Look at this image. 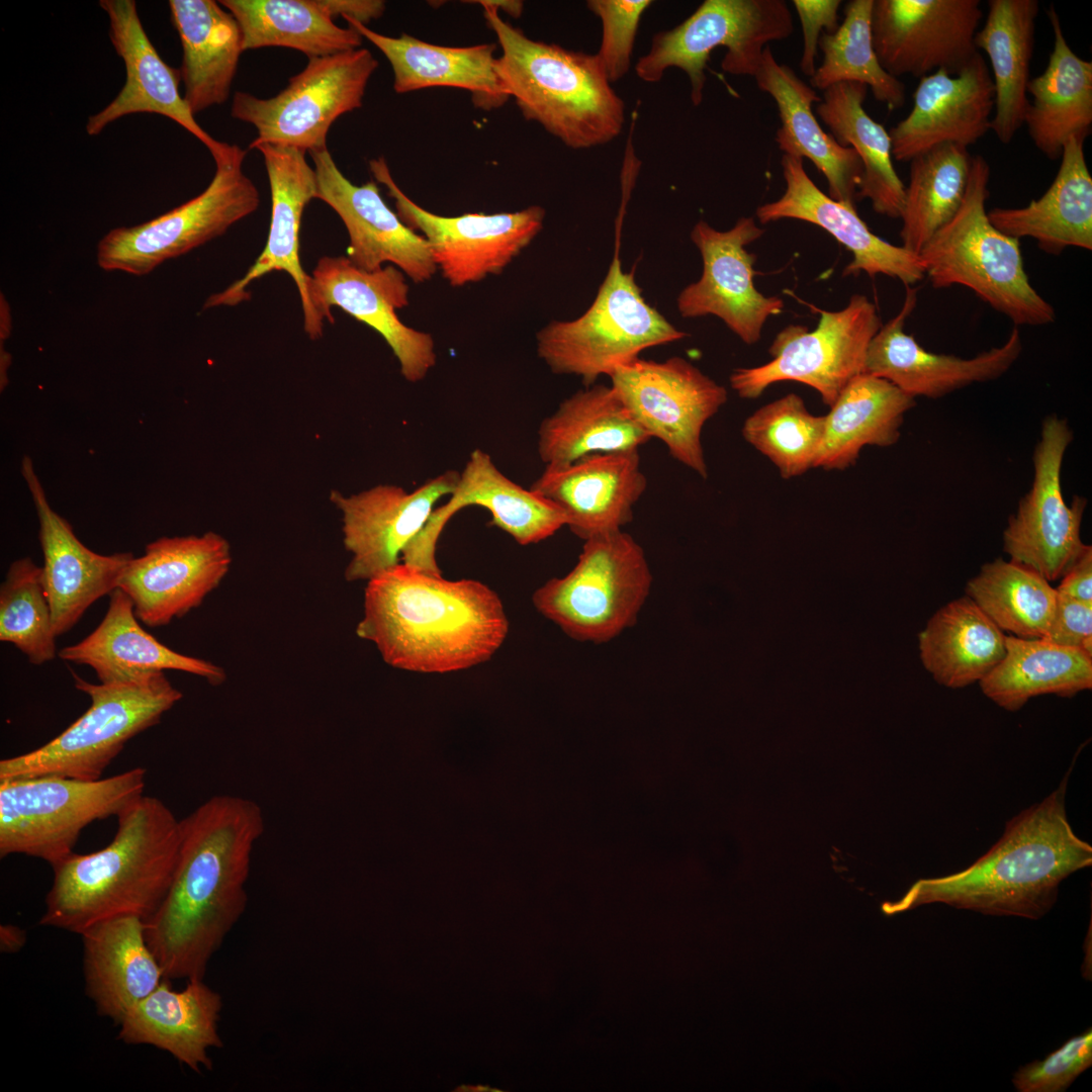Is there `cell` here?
<instances>
[{
	"label": "cell",
	"mask_w": 1092,
	"mask_h": 1092,
	"mask_svg": "<svg viewBox=\"0 0 1092 1092\" xmlns=\"http://www.w3.org/2000/svg\"><path fill=\"white\" fill-rule=\"evenodd\" d=\"M180 824L175 871L146 921V936L166 979H203L246 910L252 852L265 820L255 801L216 795Z\"/></svg>",
	"instance_id": "1"
},
{
	"label": "cell",
	"mask_w": 1092,
	"mask_h": 1092,
	"mask_svg": "<svg viewBox=\"0 0 1092 1092\" xmlns=\"http://www.w3.org/2000/svg\"><path fill=\"white\" fill-rule=\"evenodd\" d=\"M498 595L399 562L366 583L359 638L397 669L447 673L488 661L509 634Z\"/></svg>",
	"instance_id": "2"
},
{
	"label": "cell",
	"mask_w": 1092,
	"mask_h": 1092,
	"mask_svg": "<svg viewBox=\"0 0 1092 1092\" xmlns=\"http://www.w3.org/2000/svg\"><path fill=\"white\" fill-rule=\"evenodd\" d=\"M1070 772L1041 802L1010 819L1000 839L971 866L916 881L901 899L883 903L882 911L894 915L939 903L1040 919L1055 905L1061 883L1092 864V846L1074 832L1066 811Z\"/></svg>",
	"instance_id": "3"
},
{
	"label": "cell",
	"mask_w": 1092,
	"mask_h": 1092,
	"mask_svg": "<svg viewBox=\"0 0 1092 1092\" xmlns=\"http://www.w3.org/2000/svg\"><path fill=\"white\" fill-rule=\"evenodd\" d=\"M116 818L108 845L91 853L73 852L52 866L41 925L81 934L118 916L146 922L158 910L177 862L180 820L160 799L144 794Z\"/></svg>",
	"instance_id": "4"
},
{
	"label": "cell",
	"mask_w": 1092,
	"mask_h": 1092,
	"mask_svg": "<svg viewBox=\"0 0 1092 1092\" xmlns=\"http://www.w3.org/2000/svg\"><path fill=\"white\" fill-rule=\"evenodd\" d=\"M502 54L493 67L504 91L523 116L574 150L605 145L625 123V104L596 55L528 37L482 6Z\"/></svg>",
	"instance_id": "5"
},
{
	"label": "cell",
	"mask_w": 1092,
	"mask_h": 1092,
	"mask_svg": "<svg viewBox=\"0 0 1092 1092\" xmlns=\"http://www.w3.org/2000/svg\"><path fill=\"white\" fill-rule=\"evenodd\" d=\"M990 174L986 159L972 156L960 208L918 254L925 276L936 289L969 288L1015 327L1052 324L1056 310L1030 284L1019 240L998 231L988 217Z\"/></svg>",
	"instance_id": "6"
},
{
	"label": "cell",
	"mask_w": 1092,
	"mask_h": 1092,
	"mask_svg": "<svg viewBox=\"0 0 1092 1092\" xmlns=\"http://www.w3.org/2000/svg\"><path fill=\"white\" fill-rule=\"evenodd\" d=\"M77 690L88 695V710L60 735L38 748L0 760V782L36 777L93 781L125 743L158 724L182 698L164 672L129 684H91L72 670Z\"/></svg>",
	"instance_id": "7"
},
{
	"label": "cell",
	"mask_w": 1092,
	"mask_h": 1092,
	"mask_svg": "<svg viewBox=\"0 0 1092 1092\" xmlns=\"http://www.w3.org/2000/svg\"><path fill=\"white\" fill-rule=\"evenodd\" d=\"M145 785L143 767L93 781L49 776L0 782V857L25 854L54 866L74 852L85 827L117 816Z\"/></svg>",
	"instance_id": "8"
},
{
	"label": "cell",
	"mask_w": 1092,
	"mask_h": 1092,
	"mask_svg": "<svg viewBox=\"0 0 1092 1092\" xmlns=\"http://www.w3.org/2000/svg\"><path fill=\"white\" fill-rule=\"evenodd\" d=\"M651 581L642 547L617 530L584 540L575 566L536 589L532 601L572 639L602 643L635 624Z\"/></svg>",
	"instance_id": "9"
},
{
	"label": "cell",
	"mask_w": 1092,
	"mask_h": 1092,
	"mask_svg": "<svg viewBox=\"0 0 1092 1092\" xmlns=\"http://www.w3.org/2000/svg\"><path fill=\"white\" fill-rule=\"evenodd\" d=\"M619 241L608 274L589 308L578 318L552 322L537 336L538 354L558 374L588 386L651 347L685 338L643 298L634 272H624Z\"/></svg>",
	"instance_id": "10"
},
{
	"label": "cell",
	"mask_w": 1092,
	"mask_h": 1092,
	"mask_svg": "<svg viewBox=\"0 0 1092 1092\" xmlns=\"http://www.w3.org/2000/svg\"><path fill=\"white\" fill-rule=\"evenodd\" d=\"M794 31L793 15L784 0H705L687 19L656 33L649 52L635 65L637 77L661 80L671 67L682 70L691 84V100L702 103L711 53L726 49L724 72L754 77L762 52L771 41Z\"/></svg>",
	"instance_id": "11"
},
{
	"label": "cell",
	"mask_w": 1092,
	"mask_h": 1092,
	"mask_svg": "<svg viewBox=\"0 0 1092 1092\" xmlns=\"http://www.w3.org/2000/svg\"><path fill=\"white\" fill-rule=\"evenodd\" d=\"M247 151L233 145L215 163L209 185L196 197L130 228L108 232L98 243L97 263L105 271L142 276L223 235L259 206L257 187L243 171Z\"/></svg>",
	"instance_id": "12"
},
{
	"label": "cell",
	"mask_w": 1092,
	"mask_h": 1092,
	"mask_svg": "<svg viewBox=\"0 0 1092 1092\" xmlns=\"http://www.w3.org/2000/svg\"><path fill=\"white\" fill-rule=\"evenodd\" d=\"M377 67V60L365 48L309 59L306 67L271 98L236 92L231 115L256 128L258 136L251 144L268 143L308 153L326 149L334 121L362 106Z\"/></svg>",
	"instance_id": "13"
},
{
	"label": "cell",
	"mask_w": 1092,
	"mask_h": 1092,
	"mask_svg": "<svg viewBox=\"0 0 1092 1092\" xmlns=\"http://www.w3.org/2000/svg\"><path fill=\"white\" fill-rule=\"evenodd\" d=\"M815 330L790 325L769 346L772 359L760 366L738 368L730 375L742 398H756L771 384L798 381L814 388L829 407L845 386L864 372L869 345L882 327L876 305L854 294L836 311L818 309Z\"/></svg>",
	"instance_id": "14"
},
{
	"label": "cell",
	"mask_w": 1092,
	"mask_h": 1092,
	"mask_svg": "<svg viewBox=\"0 0 1092 1092\" xmlns=\"http://www.w3.org/2000/svg\"><path fill=\"white\" fill-rule=\"evenodd\" d=\"M612 388L636 423L665 444L672 458L707 478L701 442L706 422L727 401V390L680 357L640 358L617 367Z\"/></svg>",
	"instance_id": "15"
},
{
	"label": "cell",
	"mask_w": 1092,
	"mask_h": 1092,
	"mask_svg": "<svg viewBox=\"0 0 1092 1092\" xmlns=\"http://www.w3.org/2000/svg\"><path fill=\"white\" fill-rule=\"evenodd\" d=\"M375 181L394 200L396 214L430 244L433 259L453 286L477 282L502 270L543 226L545 211L529 206L516 212L442 216L413 201L393 180L383 157L369 161Z\"/></svg>",
	"instance_id": "16"
},
{
	"label": "cell",
	"mask_w": 1092,
	"mask_h": 1092,
	"mask_svg": "<svg viewBox=\"0 0 1092 1092\" xmlns=\"http://www.w3.org/2000/svg\"><path fill=\"white\" fill-rule=\"evenodd\" d=\"M1073 440L1068 423L1048 417L1033 453L1034 477L1003 533L1004 551L1048 581L1063 577L1090 547L1080 529L1087 499L1075 495L1067 505L1061 486L1065 452Z\"/></svg>",
	"instance_id": "17"
},
{
	"label": "cell",
	"mask_w": 1092,
	"mask_h": 1092,
	"mask_svg": "<svg viewBox=\"0 0 1092 1092\" xmlns=\"http://www.w3.org/2000/svg\"><path fill=\"white\" fill-rule=\"evenodd\" d=\"M980 0H874L873 44L883 69L899 79L938 70L957 74L979 53Z\"/></svg>",
	"instance_id": "18"
},
{
	"label": "cell",
	"mask_w": 1092,
	"mask_h": 1092,
	"mask_svg": "<svg viewBox=\"0 0 1092 1092\" xmlns=\"http://www.w3.org/2000/svg\"><path fill=\"white\" fill-rule=\"evenodd\" d=\"M764 230L752 216H742L728 231L698 221L691 239L703 259L701 278L677 297L685 317L716 315L747 345L755 344L768 317L784 309V300L760 293L753 282L756 256L745 248Z\"/></svg>",
	"instance_id": "19"
},
{
	"label": "cell",
	"mask_w": 1092,
	"mask_h": 1092,
	"mask_svg": "<svg viewBox=\"0 0 1092 1092\" xmlns=\"http://www.w3.org/2000/svg\"><path fill=\"white\" fill-rule=\"evenodd\" d=\"M310 276L311 303L324 324L334 322L336 306L369 326L385 340L410 382L422 380L436 364L432 337L405 326L396 313L408 304V285L398 268L369 272L346 256H324Z\"/></svg>",
	"instance_id": "20"
},
{
	"label": "cell",
	"mask_w": 1092,
	"mask_h": 1092,
	"mask_svg": "<svg viewBox=\"0 0 1092 1092\" xmlns=\"http://www.w3.org/2000/svg\"><path fill=\"white\" fill-rule=\"evenodd\" d=\"M229 541L215 532L162 537L132 557L118 581L136 618L160 627L198 608L232 564Z\"/></svg>",
	"instance_id": "21"
},
{
	"label": "cell",
	"mask_w": 1092,
	"mask_h": 1092,
	"mask_svg": "<svg viewBox=\"0 0 1092 1092\" xmlns=\"http://www.w3.org/2000/svg\"><path fill=\"white\" fill-rule=\"evenodd\" d=\"M459 475L448 470L413 491L395 484H378L350 495L332 491L330 499L342 514L343 543L351 554L346 580L368 581L399 563L435 504L453 492Z\"/></svg>",
	"instance_id": "22"
},
{
	"label": "cell",
	"mask_w": 1092,
	"mask_h": 1092,
	"mask_svg": "<svg viewBox=\"0 0 1092 1092\" xmlns=\"http://www.w3.org/2000/svg\"><path fill=\"white\" fill-rule=\"evenodd\" d=\"M259 151L266 167L271 193V219L266 245L246 274L221 292L211 295L204 307L234 306L250 298L252 282L275 271L287 273L298 290L307 336H323L324 323L316 315L310 298L311 276L301 266L299 230L301 217L311 199H316V175L296 148L261 143L250 144Z\"/></svg>",
	"instance_id": "23"
},
{
	"label": "cell",
	"mask_w": 1092,
	"mask_h": 1092,
	"mask_svg": "<svg viewBox=\"0 0 1092 1092\" xmlns=\"http://www.w3.org/2000/svg\"><path fill=\"white\" fill-rule=\"evenodd\" d=\"M469 506L486 509L491 515L490 524L524 546L543 541L567 525L564 512L556 504L511 480L486 452L475 449L460 472L450 498L433 511L423 530L402 552V562L442 574L436 559L439 537L448 521Z\"/></svg>",
	"instance_id": "24"
},
{
	"label": "cell",
	"mask_w": 1092,
	"mask_h": 1092,
	"mask_svg": "<svg viewBox=\"0 0 1092 1092\" xmlns=\"http://www.w3.org/2000/svg\"><path fill=\"white\" fill-rule=\"evenodd\" d=\"M308 154L316 175V199L340 216L348 232L346 257L365 271L390 263L416 283L429 280L437 270L430 244L388 207L376 181L353 184L337 167L328 148Z\"/></svg>",
	"instance_id": "25"
},
{
	"label": "cell",
	"mask_w": 1092,
	"mask_h": 1092,
	"mask_svg": "<svg viewBox=\"0 0 1092 1092\" xmlns=\"http://www.w3.org/2000/svg\"><path fill=\"white\" fill-rule=\"evenodd\" d=\"M918 290L906 286L898 313L882 325L872 339L864 373L884 378L906 394L937 398L974 383L994 380L1019 358L1023 345L1018 327L1006 342L969 359L925 350L904 332L906 320L917 304Z\"/></svg>",
	"instance_id": "26"
},
{
	"label": "cell",
	"mask_w": 1092,
	"mask_h": 1092,
	"mask_svg": "<svg viewBox=\"0 0 1092 1092\" xmlns=\"http://www.w3.org/2000/svg\"><path fill=\"white\" fill-rule=\"evenodd\" d=\"M109 18V37L123 60L125 83L117 96L102 110L89 116L86 132L99 134L111 122L134 113H156L168 117L199 140L214 162L224 158L232 145L209 135L195 120L179 92L180 70L170 67L150 40L133 0H101Z\"/></svg>",
	"instance_id": "27"
},
{
	"label": "cell",
	"mask_w": 1092,
	"mask_h": 1092,
	"mask_svg": "<svg viewBox=\"0 0 1092 1092\" xmlns=\"http://www.w3.org/2000/svg\"><path fill=\"white\" fill-rule=\"evenodd\" d=\"M994 106L993 79L980 52L957 74L938 70L920 78L911 111L889 131L893 159L910 162L940 145L976 144L991 130Z\"/></svg>",
	"instance_id": "28"
},
{
	"label": "cell",
	"mask_w": 1092,
	"mask_h": 1092,
	"mask_svg": "<svg viewBox=\"0 0 1092 1092\" xmlns=\"http://www.w3.org/2000/svg\"><path fill=\"white\" fill-rule=\"evenodd\" d=\"M20 471L39 523L43 585L54 631L60 636L70 631L93 603L117 588L133 555H102L87 548L72 526L50 506L29 456L21 459Z\"/></svg>",
	"instance_id": "29"
},
{
	"label": "cell",
	"mask_w": 1092,
	"mask_h": 1092,
	"mask_svg": "<svg viewBox=\"0 0 1092 1092\" xmlns=\"http://www.w3.org/2000/svg\"><path fill=\"white\" fill-rule=\"evenodd\" d=\"M786 188L783 195L756 208L761 224L793 218L818 225L851 252L853 259L843 275L864 272L882 274L911 286L925 277L920 257L875 235L858 215L855 206L832 199L807 174L803 159L783 155L781 160Z\"/></svg>",
	"instance_id": "30"
},
{
	"label": "cell",
	"mask_w": 1092,
	"mask_h": 1092,
	"mask_svg": "<svg viewBox=\"0 0 1092 1092\" xmlns=\"http://www.w3.org/2000/svg\"><path fill=\"white\" fill-rule=\"evenodd\" d=\"M647 487L639 451L594 454L546 465L530 489L556 504L580 539L622 530Z\"/></svg>",
	"instance_id": "31"
},
{
	"label": "cell",
	"mask_w": 1092,
	"mask_h": 1092,
	"mask_svg": "<svg viewBox=\"0 0 1092 1092\" xmlns=\"http://www.w3.org/2000/svg\"><path fill=\"white\" fill-rule=\"evenodd\" d=\"M130 599L115 588L100 624L80 642L59 651L61 659L88 665L100 684L140 681L165 670H179L204 678L211 686L226 679L222 667L176 652L146 632L138 622Z\"/></svg>",
	"instance_id": "32"
},
{
	"label": "cell",
	"mask_w": 1092,
	"mask_h": 1092,
	"mask_svg": "<svg viewBox=\"0 0 1092 1092\" xmlns=\"http://www.w3.org/2000/svg\"><path fill=\"white\" fill-rule=\"evenodd\" d=\"M775 101L781 120L776 143L783 155L810 160L828 183L832 199L855 206L862 165L856 152L841 147L820 125L812 105L821 97L794 70L779 63L766 46L753 77Z\"/></svg>",
	"instance_id": "33"
},
{
	"label": "cell",
	"mask_w": 1092,
	"mask_h": 1092,
	"mask_svg": "<svg viewBox=\"0 0 1092 1092\" xmlns=\"http://www.w3.org/2000/svg\"><path fill=\"white\" fill-rule=\"evenodd\" d=\"M221 1009V996L203 979L187 980L183 989L174 990L165 978L126 1013L119 1024L118 1039L153 1045L197 1073L210 1070L209 1051L222 1046L218 1032Z\"/></svg>",
	"instance_id": "34"
},
{
	"label": "cell",
	"mask_w": 1092,
	"mask_h": 1092,
	"mask_svg": "<svg viewBox=\"0 0 1092 1092\" xmlns=\"http://www.w3.org/2000/svg\"><path fill=\"white\" fill-rule=\"evenodd\" d=\"M85 993L100 1016L120 1024L165 979L150 947L146 922L134 915L91 925L81 934Z\"/></svg>",
	"instance_id": "35"
},
{
	"label": "cell",
	"mask_w": 1092,
	"mask_h": 1092,
	"mask_svg": "<svg viewBox=\"0 0 1092 1092\" xmlns=\"http://www.w3.org/2000/svg\"><path fill=\"white\" fill-rule=\"evenodd\" d=\"M345 20L388 60L398 94L454 87L469 91L474 106L487 111L502 107L510 98L494 72L495 43L439 46L407 33L384 35L353 19Z\"/></svg>",
	"instance_id": "36"
},
{
	"label": "cell",
	"mask_w": 1092,
	"mask_h": 1092,
	"mask_svg": "<svg viewBox=\"0 0 1092 1092\" xmlns=\"http://www.w3.org/2000/svg\"><path fill=\"white\" fill-rule=\"evenodd\" d=\"M1085 140L1071 138L1063 148L1057 175L1046 191L1022 207H995L991 223L1011 238H1031L1043 252L1060 255L1069 247L1092 250V177Z\"/></svg>",
	"instance_id": "37"
},
{
	"label": "cell",
	"mask_w": 1092,
	"mask_h": 1092,
	"mask_svg": "<svg viewBox=\"0 0 1092 1092\" xmlns=\"http://www.w3.org/2000/svg\"><path fill=\"white\" fill-rule=\"evenodd\" d=\"M1054 34L1044 71L1030 79L1024 123L1036 149L1051 160L1061 158L1073 136L1086 140L1092 127V62L1070 48L1053 5L1046 11Z\"/></svg>",
	"instance_id": "38"
},
{
	"label": "cell",
	"mask_w": 1092,
	"mask_h": 1092,
	"mask_svg": "<svg viewBox=\"0 0 1092 1092\" xmlns=\"http://www.w3.org/2000/svg\"><path fill=\"white\" fill-rule=\"evenodd\" d=\"M169 7L182 47L186 103L193 114L224 103L244 52L236 18L213 0H170Z\"/></svg>",
	"instance_id": "39"
},
{
	"label": "cell",
	"mask_w": 1092,
	"mask_h": 1092,
	"mask_svg": "<svg viewBox=\"0 0 1092 1092\" xmlns=\"http://www.w3.org/2000/svg\"><path fill=\"white\" fill-rule=\"evenodd\" d=\"M986 20L975 36L991 64L995 106L991 130L1007 145L1024 123L1034 48L1037 0H989Z\"/></svg>",
	"instance_id": "40"
},
{
	"label": "cell",
	"mask_w": 1092,
	"mask_h": 1092,
	"mask_svg": "<svg viewBox=\"0 0 1092 1092\" xmlns=\"http://www.w3.org/2000/svg\"><path fill=\"white\" fill-rule=\"evenodd\" d=\"M650 439L612 386L598 384L572 394L542 421L538 453L546 465H559L594 454L639 451Z\"/></svg>",
	"instance_id": "41"
},
{
	"label": "cell",
	"mask_w": 1092,
	"mask_h": 1092,
	"mask_svg": "<svg viewBox=\"0 0 1092 1092\" xmlns=\"http://www.w3.org/2000/svg\"><path fill=\"white\" fill-rule=\"evenodd\" d=\"M915 404L914 397L888 380L864 372L857 375L825 416L814 468L843 470L856 462L864 446L894 445L905 414Z\"/></svg>",
	"instance_id": "42"
},
{
	"label": "cell",
	"mask_w": 1092,
	"mask_h": 1092,
	"mask_svg": "<svg viewBox=\"0 0 1092 1092\" xmlns=\"http://www.w3.org/2000/svg\"><path fill=\"white\" fill-rule=\"evenodd\" d=\"M868 87L855 82L834 84L825 90L815 113L841 147L858 155L862 175L856 198H867L880 215L899 218L905 185L893 164L892 143L885 127L864 110Z\"/></svg>",
	"instance_id": "43"
},
{
	"label": "cell",
	"mask_w": 1092,
	"mask_h": 1092,
	"mask_svg": "<svg viewBox=\"0 0 1092 1092\" xmlns=\"http://www.w3.org/2000/svg\"><path fill=\"white\" fill-rule=\"evenodd\" d=\"M999 707L1017 711L1036 696L1073 697L1092 688V655L1041 638H1005L1003 658L980 681Z\"/></svg>",
	"instance_id": "44"
},
{
	"label": "cell",
	"mask_w": 1092,
	"mask_h": 1092,
	"mask_svg": "<svg viewBox=\"0 0 1092 1092\" xmlns=\"http://www.w3.org/2000/svg\"><path fill=\"white\" fill-rule=\"evenodd\" d=\"M1003 631L968 597L949 602L919 635L924 667L939 685L960 689L980 681L1005 654Z\"/></svg>",
	"instance_id": "45"
},
{
	"label": "cell",
	"mask_w": 1092,
	"mask_h": 1092,
	"mask_svg": "<svg viewBox=\"0 0 1092 1092\" xmlns=\"http://www.w3.org/2000/svg\"><path fill=\"white\" fill-rule=\"evenodd\" d=\"M237 20L243 50L289 48L321 58L361 48L352 27L334 23L315 0H220Z\"/></svg>",
	"instance_id": "46"
},
{
	"label": "cell",
	"mask_w": 1092,
	"mask_h": 1092,
	"mask_svg": "<svg viewBox=\"0 0 1092 1092\" xmlns=\"http://www.w3.org/2000/svg\"><path fill=\"white\" fill-rule=\"evenodd\" d=\"M909 163L900 237L902 246L918 255L960 208L968 185L972 155L968 148L944 144L916 156Z\"/></svg>",
	"instance_id": "47"
},
{
	"label": "cell",
	"mask_w": 1092,
	"mask_h": 1092,
	"mask_svg": "<svg viewBox=\"0 0 1092 1092\" xmlns=\"http://www.w3.org/2000/svg\"><path fill=\"white\" fill-rule=\"evenodd\" d=\"M967 596L1002 631L1019 638H1045L1058 594L1050 581L1011 560L997 558L969 580Z\"/></svg>",
	"instance_id": "48"
},
{
	"label": "cell",
	"mask_w": 1092,
	"mask_h": 1092,
	"mask_svg": "<svg viewBox=\"0 0 1092 1092\" xmlns=\"http://www.w3.org/2000/svg\"><path fill=\"white\" fill-rule=\"evenodd\" d=\"M874 0H851L844 6V19L835 32H822L818 49L821 65L810 78L813 89L855 82L871 89L875 99L890 110L905 103V86L887 73L876 55L872 35Z\"/></svg>",
	"instance_id": "49"
},
{
	"label": "cell",
	"mask_w": 1092,
	"mask_h": 1092,
	"mask_svg": "<svg viewBox=\"0 0 1092 1092\" xmlns=\"http://www.w3.org/2000/svg\"><path fill=\"white\" fill-rule=\"evenodd\" d=\"M824 429L825 416H813L798 394L789 393L750 415L742 436L789 479L814 468Z\"/></svg>",
	"instance_id": "50"
},
{
	"label": "cell",
	"mask_w": 1092,
	"mask_h": 1092,
	"mask_svg": "<svg viewBox=\"0 0 1092 1092\" xmlns=\"http://www.w3.org/2000/svg\"><path fill=\"white\" fill-rule=\"evenodd\" d=\"M56 637L41 566L30 557L15 560L0 586V641L40 665L56 657Z\"/></svg>",
	"instance_id": "51"
},
{
	"label": "cell",
	"mask_w": 1092,
	"mask_h": 1092,
	"mask_svg": "<svg viewBox=\"0 0 1092 1092\" xmlns=\"http://www.w3.org/2000/svg\"><path fill=\"white\" fill-rule=\"evenodd\" d=\"M650 0H589L586 6L602 22V41L596 55L608 80L624 78L631 65L634 42Z\"/></svg>",
	"instance_id": "52"
},
{
	"label": "cell",
	"mask_w": 1092,
	"mask_h": 1092,
	"mask_svg": "<svg viewBox=\"0 0 1092 1092\" xmlns=\"http://www.w3.org/2000/svg\"><path fill=\"white\" fill-rule=\"evenodd\" d=\"M1092 1064V1032L1069 1038L1041 1061L1022 1066L1012 1082L1019 1092H1063Z\"/></svg>",
	"instance_id": "53"
},
{
	"label": "cell",
	"mask_w": 1092,
	"mask_h": 1092,
	"mask_svg": "<svg viewBox=\"0 0 1092 1092\" xmlns=\"http://www.w3.org/2000/svg\"><path fill=\"white\" fill-rule=\"evenodd\" d=\"M803 32L800 69L808 77L816 71L815 59L822 32L833 33L839 26L841 0H793Z\"/></svg>",
	"instance_id": "54"
},
{
	"label": "cell",
	"mask_w": 1092,
	"mask_h": 1092,
	"mask_svg": "<svg viewBox=\"0 0 1092 1092\" xmlns=\"http://www.w3.org/2000/svg\"><path fill=\"white\" fill-rule=\"evenodd\" d=\"M1043 639L1092 655V603L1058 594L1054 618Z\"/></svg>",
	"instance_id": "55"
},
{
	"label": "cell",
	"mask_w": 1092,
	"mask_h": 1092,
	"mask_svg": "<svg viewBox=\"0 0 1092 1092\" xmlns=\"http://www.w3.org/2000/svg\"><path fill=\"white\" fill-rule=\"evenodd\" d=\"M1059 595L1084 603H1092V548L1091 546L1063 576L1058 586Z\"/></svg>",
	"instance_id": "56"
},
{
	"label": "cell",
	"mask_w": 1092,
	"mask_h": 1092,
	"mask_svg": "<svg viewBox=\"0 0 1092 1092\" xmlns=\"http://www.w3.org/2000/svg\"><path fill=\"white\" fill-rule=\"evenodd\" d=\"M317 5L332 18L341 15L344 19H353L363 25L380 18L385 11L382 0H315Z\"/></svg>",
	"instance_id": "57"
},
{
	"label": "cell",
	"mask_w": 1092,
	"mask_h": 1092,
	"mask_svg": "<svg viewBox=\"0 0 1092 1092\" xmlns=\"http://www.w3.org/2000/svg\"><path fill=\"white\" fill-rule=\"evenodd\" d=\"M27 935L24 929L13 924L0 925V950L4 953H14L25 945Z\"/></svg>",
	"instance_id": "58"
},
{
	"label": "cell",
	"mask_w": 1092,
	"mask_h": 1092,
	"mask_svg": "<svg viewBox=\"0 0 1092 1092\" xmlns=\"http://www.w3.org/2000/svg\"><path fill=\"white\" fill-rule=\"evenodd\" d=\"M468 3L492 7L497 12L504 11L513 18H519L524 11V2L520 0H478L469 1Z\"/></svg>",
	"instance_id": "59"
}]
</instances>
